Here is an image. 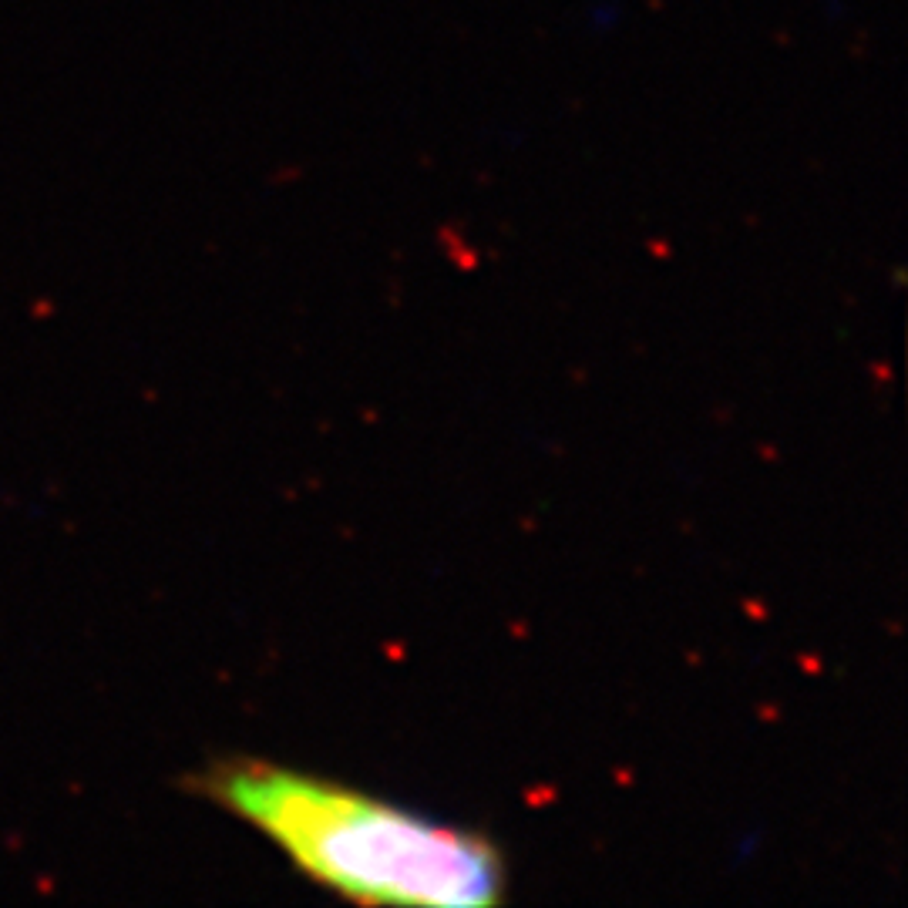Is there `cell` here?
Returning <instances> with one entry per match:
<instances>
[{"label":"cell","mask_w":908,"mask_h":908,"mask_svg":"<svg viewBox=\"0 0 908 908\" xmlns=\"http://www.w3.org/2000/svg\"><path fill=\"white\" fill-rule=\"evenodd\" d=\"M182 787L266 835L313 882L364 905L485 908L505 865L485 835L256 757H222Z\"/></svg>","instance_id":"obj_1"}]
</instances>
